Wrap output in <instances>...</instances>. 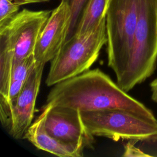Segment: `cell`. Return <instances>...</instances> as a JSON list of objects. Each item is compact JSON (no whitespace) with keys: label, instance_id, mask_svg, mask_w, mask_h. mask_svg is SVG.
Listing matches in <instances>:
<instances>
[{"label":"cell","instance_id":"12","mask_svg":"<svg viewBox=\"0 0 157 157\" xmlns=\"http://www.w3.org/2000/svg\"><path fill=\"white\" fill-rule=\"evenodd\" d=\"M111 0H88L73 35L80 36L96 26L106 16Z\"/></svg>","mask_w":157,"mask_h":157},{"label":"cell","instance_id":"14","mask_svg":"<svg viewBox=\"0 0 157 157\" xmlns=\"http://www.w3.org/2000/svg\"><path fill=\"white\" fill-rule=\"evenodd\" d=\"M87 1L88 0H61V1L66 2L70 6L72 13L71 26L66 40L69 39L73 36L82 12Z\"/></svg>","mask_w":157,"mask_h":157},{"label":"cell","instance_id":"17","mask_svg":"<svg viewBox=\"0 0 157 157\" xmlns=\"http://www.w3.org/2000/svg\"><path fill=\"white\" fill-rule=\"evenodd\" d=\"M150 88L151 92V99L154 102H157V78L151 82Z\"/></svg>","mask_w":157,"mask_h":157},{"label":"cell","instance_id":"4","mask_svg":"<svg viewBox=\"0 0 157 157\" xmlns=\"http://www.w3.org/2000/svg\"><path fill=\"white\" fill-rule=\"evenodd\" d=\"M139 0H111L106 13L107 64L117 80L130 57L138 17Z\"/></svg>","mask_w":157,"mask_h":157},{"label":"cell","instance_id":"8","mask_svg":"<svg viewBox=\"0 0 157 157\" xmlns=\"http://www.w3.org/2000/svg\"><path fill=\"white\" fill-rule=\"evenodd\" d=\"M42 112L44 128L50 135L68 144L82 145L85 148L93 146L94 136L86 128L80 110L45 104Z\"/></svg>","mask_w":157,"mask_h":157},{"label":"cell","instance_id":"7","mask_svg":"<svg viewBox=\"0 0 157 157\" xmlns=\"http://www.w3.org/2000/svg\"><path fill=\"white\" fill-rule=\"evenodd\" d=\"M44 66L36 62L15 101L8 108L0 109L2 125L15 139L23 137L32 124Z\"/></svg>","mask_w":157,"mask_h":157},{"label":"cell","instance_id":"1","mask_svg":"<svg viewBox=\"0 0 157 157\" xmlns=\"http://www.w3.org/2000/svg\"><path fill=\"white\" fill-rule=\"evenodd\" d=\"M45 104L73 107L81 112L121 109L157 121L149 109L98 68L55 85L47 95Z\"/></svg>","mask_w":157,"mask_h":157},{"label":"cell","instance_id":"3","mask_svg":"<svg viewBox=\"0 0 157 157\" xmlns=\"http://www.w3.org/2000/svg\"><path fill=\"white\" fill-rule=\"evenodd\" d=\"M106 16L93 28L73 35L51 61L45 83L48 86L75 77L90 69L106 44Z\"/></svg>","mask_w":157,"mask_h":157},{"label":"cell","instance_id":"2","mask_svg":"<svg viewBox=\"0 0 157 157\" xmlns=\"http://www.w3.org/2000/svg\"><path fill=\"white\" fill-rule=\"evenodd\" d=\"M157 63V0H139L138 17L127 67L118 85L132 90L152 75Z\"/></svg>","mask_w":157,"mask_h":157},{"label":"cell","instance_id":"9","mask_svg":"<svg viewBox=\"0 0 157 157\" xmlns=\"http://www.w3.org/2000/svg\"><path fill=\"white\" fill-rule=\"evenodd\" d=\"M71 16L70 6L63 1L52 10L34 49L36 63L45 64L58 53L67 40Z\"/></svg>","mask_w":157,"mask_h":157},{"label":"cell","instance_id":"15","mask_svg":"<svg viewBox=\"0 0 157 157\" xmlns=\"http://www.w3.org/2000/svg\"><path fill=\"white\" fill-rule=\"evenodd\" d=\"M20 6L13 0H0V26L6 25L18 13Z\"/></svg>","mask_w":157,"mask_h":157},{"label":"cell","instance_id":"6","mask_svg":"<svg viewBox=\"0 0 157 157\" xmlns=\"http://www.w3.org/2000/svg\"><path fill=\"white\" fill-rule=\"evenodd\" d=\"M51 13L48 10L25 9L0 26V37L6 40L13 51V64L34 55L40 33Z\"/></svg>","mask_w":157,"mask_h":157},{"label":"cell","instance_id":"18","mask_svg":"<svg viewBox=\"0 0 157 157\" xmlns=\"http://www.w3.org/2000/svg\"><path fill=\"white\" fill-rule=\"evenodd\" d=\"M50 0H14L15 2L20 4V6L28 4H34V3H39L43 2H47Z\"/></svg>","mask_w":157,"mask_h":157},{"label":"cell","instance_id":"16","mask_svg":"<svg viewBox=\"0 0 157 157\" xmlns=\"http://www.w3.org/2000/svg\"><path fill=\"white\" fill-rule=\"evenodd\" d=\"M124 157H145L150 156V155L147 154L140 148H137L131 142H128L124 145V153L122 155Z\"/></svg>","mask_w":157,"mask_h":157},{"label":"cell","instance_id":"5","mask_svg":"<svg viewBox=\"0 0 157 157\" xmlns=\"http://www.w3.org/2000/svg\"><path fill=\"white\" fill-rule=\"evenodd\" d=\"M83 121L94 136L119 140L157 142V121L121 109L81 112Z\"/></svg>","mask_w":157,"mask_h":157},{"label":"cell","instance_id":"11","mask_svg":"<svg viewBox=\"0 0 157 157\" xmlns=\"http://www.w3.org/2000/svg\"><path fill=\"white\" fill-rule=\"evenodd\" d=\"M35 64L36 60L33 55L13 64L8 99L6 102H0V109L8 108L15 101Z\"/></svg>","mask_w":157,"mask_h":157},{"label":"cell","instance_id":"13","mask_svg":"<svg viewBox=\"0 0 157 157\" xmlns=\"http://www.w3.org/2000/svg\"><path fill=\"white\" fill-rule=\"evenodd\" d=\"M13 60L12 48L4 38L0 37V102L8 99Z\"/></svg>","mask_w":157,"mask_h":157},{"label":"cell","instance_id":"10","mask_svg":"<svg viewBox=\"0 0 157 157\" xmlns=\"http://www.w3.org/2000/svg\"><path fill=\"white\" fill-rule=\"evenodd\" d=\"M44 115L42 112L28 128L24 138L37 149L60 157H81L85 147L80 144H72L61 141L51 135L44 126Z\"/></svg>","mask_w":157,"mask_h":157}]
</instances>
